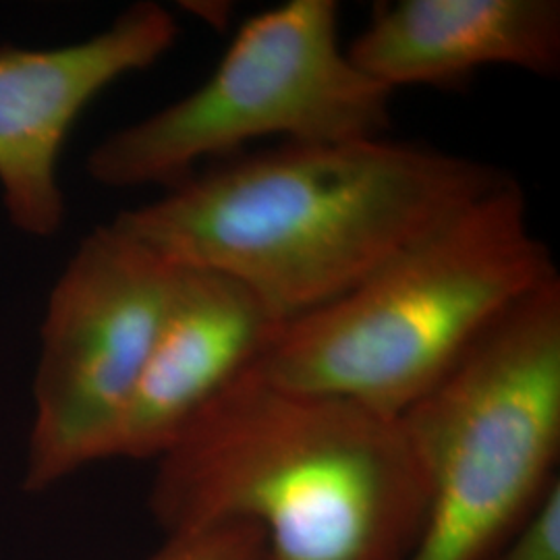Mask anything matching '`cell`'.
<instances>
[{
	"instance_id": "6da1fadb",
	"label": "cell",
	"mask_w": 560,
	"mask_h": 560,
	"mask_svg": "<svg viewBox=\"0 0 560 560\" xmlns=\"http://www.w3.org/2000/svg\"><path fill=\"white\" fill-rule=\"evenodd\" d=\"M506 179L418 143H280L214 164L115 224L175 266L249 289L282 324L339 300Z\"/></svg>"
},
{
	"instance_id": "7a4b0ae2",
	"label": "cell",
	"mask_w": 560,
	"mask_h": 560,
	"mask_svg": "<svg viewBox=\"0 0 560 560\" xmlns=\"http://www.w3.org/2000/svg\"><path fill=\"white\" fill-rule=\"evenodd\" d=\"M166 536L258 529L270 560H409L428 483L399 416L252 370L156 457Z\"/></svg>"
},
{
	"instance_id": "3957f363",
	"label": "cell",
	"mask_w": 560,
	"mask_h": 560,
	"mask_svg": "<svg viewBox=\"0 0 560 560\" xmlns=\"http://www.w3.org/2000/svg\"><path fill=\"white\" fill-rule=\"evenodd\" d=\"M557 275L520 183L506 177L339 300L289 322L256 370L400 418L509 307Z\"/></svg>"
},
{
	"instance_id": "277c9868",
	"label": "cell",
	"mask_w": 560,
	"mask_h": 560,
	"mask_svg": "<svg viewBox=\"0 0 560 560\" xmlns=\"http://www.w3.org/2000/svg\"><path fill=\"white\" fill-rule=\"evenodd\" d=\"M400 420L428 483L409 560L490 559L559 480V275L509 307Z\"/></svg>"
},
{
	"instance_id": "5b68a950",
	"label": "cell",
	"mask_w": 560,
	"mask_h": 560,
	"mask_svg": "<svg viewBox=\"0 0 560 560\" xmlns=\"http://www.w3.org/2000/svg\"><path fill=\"white\" fill-rule=\"evenodd\" d=\"M339 15L335 0H289L245 21L200 88L90 152V177L115 189H171L249 141L381 138L393 92L349 59Z\"/></svg>"
},
{
	"instance_id": "8992f818",
	"label": "cell",
	"mask_w": 560,
	"mask_h": 560,
	"mask_svg": "<svg viewBox=\"0 0 560 560\" xmlns=\"http://www.w3.org/2000/svg\"><path fill=\"white\" fill-rule=\"evenodd\" d=\"M177 275L179 266L115 222L80 241L42 322L27 490L40 492L90 463L110 459Z\"/></svg>"
},
{
	"instance_id": "52a82bcc",
	"label": "cell",
	"mask_w": 560,
	"mask_h": 560,
	"mask_svg": "<svg viewBox=\"0 0 560 560\" xmlns=\"http://www.w3.org/2000/svg\"><path fill=\"white\" fill-rule=\"evenodd\" d=\"M173 13L138 2L106 30L52 48L0 46V196L11 224L52 237L65 221L59 161L83 110L177 42Z\"/></svg>"
},
{
	"instance_id": "ba28073f",
	"label": "cell",
	"mask_w": 560,
	"mask_h": 560,
	"mask_svg": "<svg viewBox=\"0 0 560 560\" xmlns=\"http://www.w3.org/2000/svg\"><path fill=\"white\" fill-rule=\"evenodd\" d=\"M284 326L237 280L179 266L110 459H156L210 402L260 365Z\"/></svg>"
},
{
	"instance_id": "9c48e42d",
	"label": "cell",
	"mask_w": 560,
	"mask_h": 560,
	"mask_svg": "<svg viewBox=\"0 0 560 560\" xmlns=\"http://www.w3.org/2000/svg\"><path fill=\"white\" fill-rule=\"evenodd\" d=\"M347 55L393 94L402 85L448 88L483 67L555 78L560 71V2H381Z\"/></svg>"
},
{
	"instance_id": "30bf717a",
	"label": "cell",
	"mask_w": 560,
	"mask_h": 560,
	"mask_svg": "<svg viewBox=\"0 0 560 560\" xmlns=\"http://www.w3.org/2000/svg\"><path fill=\"white\" fill-rule=\"evenodd\" d=\"M150 560H270L260 532L245 525H224L166 536Z\"/></svg>"
},
{
	"instance_id": "8fae6325",
	"label": "cell",
	"mask_w": 560,
	"mask_h": 560,
	"mask_svg": "<svg viewBox=\"0 0 560 560\" xmlns=\"http://www.w3.org/2000/svg\"><path fill=\"white\" fill-rule=\"evenodd\" d=\"M488 560H560L559 480L550 483L527 517Z\"/></svg>"
}]
</instances>
